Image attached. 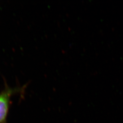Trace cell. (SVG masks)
I'll use <instances>...</instances> for the list:
<instances>
[{
    "instance_id": "cell-1",
    "label": "cell",
    "mask_w": 123,
    "mask_h": 123,
    "mask_svg": "<svg viewBox=\"0 0 123 123\" xmlns=\"http://www.w3.org/2000/svg\"><path fill=\"white\" fill-rule=\"evenodd\" d=\"M13 92V90L6 89L0 94V123H6L10 98Z\"/></svg>"
}]
</instances>
